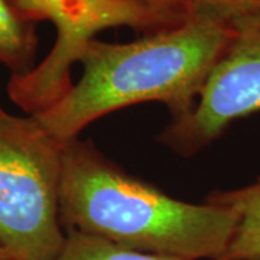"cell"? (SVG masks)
<instances>
[{
    "label": "cell",
    "instance_id": "obj_1",
    "mask_svg": "<svg viewBox=\"0 0 260 260\" xmlns=\"http://www.w3.org/2000/svg\"><path fill=\"white\" fill-rule=\"evenodd\" d=\"M232 37L229 19L194 13L185 23L133 42L97 38L84 45L81 78L52 106L32 114L61 143L90 123L145 102L167 106L172 121L186 119Z\"/></svg>",
    "mask_w": 260,
    "mask_h": 260
},
{
    "label": "cell",
    "instance_id": "obj_2",
    "mask_svg": "<svg viewBox=\"0 0 260 260\" xmlns=\"http://www.w3.org/2000/svg\"><path fill=\"white\" fill-rule=\"evenodd\" d=\"M59 221L132 250L184 260H214L232 240L237 215L218 205L191 204L132 175L91 140L62 148Z\"/></svg>",
    "mask_w": 260,
    "mask_h": 260
},
{
    "label": "cell",
    "instance_id": "obj_3",
    "mask_svg": "<svg viewBox=\"0 0 260 260\" xmlns=\"http://www.w3.org/2000/svg\"><path fill=\"white\" fill-rule=\"evenodd\" d=\"M64 143L32 116L0 117V244L12 260H58Z\"/></svg>",
    "mask_w": 260,
    "mask_h": 260
},
{
    "label": "cell",
    "instance_id": "obj_4",
    "mask_svg": "<svg viewBox=\"0 0 260 260\" xmlns=\"http://www.w3.org/2000/svg\"><path fill=\"white\" fill-rule=\"evenodd\" d=\"M192 16L167 0H85L73 18L56 29L49 54L26 75H12L8 93L29 116L48 109L73 85L71 70L84 45L109 28L127 26L140 37L177 28Z\"/></svg>",
    "mask_w": 260,
    "mask_h": 260
},
{
    "label": "cell",
    "instance_id": "obj_5",
    "mask_svg": "<svg viewBox=\"0 0 260 260\" xmlns=\"http://www.w3.org/2000/svg\"><path fill=\"white\" fill-rule=\"evenodd\" d=\"M232 37L198 97L192 113L171 121L159 142L192 156L236 120L260 112V10L229 19Z\"/></svg>",
    "mask_w": 260,
    "mask_h": 260
},
{
    "label": "cell",
    "instance_id": "obj_6",
    "mask_svg": "<svg viewBox=\"0 0 260 260\" xmlns=\"http://www.w3.org/2000/svg\"><path fill=\"white\" fill-rule=\"evenodd\" d=\"M205 203L224 207L237 215L232 240L214 260H260V178L249 185L215 189Z\"/></svg>",
    "mask_w": 260,
    "mask_h": 260
},
{
    "label": "cell",
    "instance_id": "obj_7",
    "mask_svg": "<svg viewBox=\"0 0 260 260\" xmlns=\"http://www.w3.org/2000/svg\"><path fill=\"white\" fill-rule=\"evenodd\" d=\"M37 23L25 19L10 0H0V64L12 75H26L37 67Z\"/></svg>",
    "mask_w": 260,
    "mask_h": 260
},
{
    "label": "cell",
    "instance_id": "obj_8",
    "mask_svg": "<svg viewBox=\"0 0 260 260\" xmlns=\"http://www.w3.org/2000/svg\"><path fill=\"white\" fill-rule=\"evenodd\" d=\"M58 260H184L132 250L107 239L75 230L65 233V242Z\"/></svg>",
    "mask_w": 260,
    "mask_h": 260
},
{
    "label": "cell",
    "instance_id": "obj_9",
    "mask_svg": "<svg viewBox=\"0 0 260 260\" xmlns=\"http://www.w3.org/2000/svg\"><path fill=\"white\" fill-rule=\"evenodd\" d=\"M189 13H210L224 19L260 10V0H167Z\"/></svg>",
    "mask_w": 260,
    "mask_h": 260
},
{
    "label": "cell",
    "instance_id": "obj_10",
    "mask_svg": "<svg viewBox=\"0 0 260 260\" xmlns=\"http://www.w3.org/2000/svg\"><path fill=\"white\" fill-rule=\"evenodd\" d=\"M25 19L34 23L49 20L58 25L65 16L70 0H10Z\"/></svg>",
    "mask_w": 260,
    "mask_h": 260
},
{
    "label": "cell",
    "instance_id": "obj_11",
    "mask_svg": "<svg viewBox=\"0 0 260 260\" xmlns=\"http://www.w3.org/2000/svg\"><path fill=\"white\" fill-rule=\"evenodd\" d=\"M0 260H12L10 259V254L2 244H0Z\"/></svg>",
    "mask_w": 260,
    "mask_h": 260
},
{
    "label": "cell",
    "instance_id": "obj_12",
    "mask_svg": "<svg viewBox=\"0 0 260 260\" xmlns=\"http://www.w3.org/2000/svg\"><path fill=\"white\" fill-rule=\"evenodd\" d=\"M5 114H6V112H5V110H3V109L0 107V117H2V116H5Z\"/></svg>",
    "mask_w": 260,
    "mask_h": 260
}]
</instances>
